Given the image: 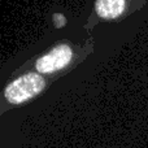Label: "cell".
I'll return each mask as SVG.
<instances>
[{"label":"cell","instance_id":"obj_2","mask_svg":"<svg viewBox=\"0 0 148 148\" xmlns=\"http://www.w3.org/2000/svg\"><path fill=\"white\" fill-rule=\"evenodd\" d=\"M72 60L73 49L68 44H60L36 60L35 69L39 74H52L68 66Z\"/></svg>","mask_w":148,"mask_h":148},{"label":"cell","instance_id":"obj_3","mask_svg":"<svg viewBox=\"0 0 148 148\" xmlns=\"http://www.w3.org/2000/svg\"><path fill=\"white\" fill-rule=\"evenodd\" d=\"M126 8V0H96L95 10L104 20H114L120 17Z\"/></svg>","mask_w":148,"mask_h":148},{"label":"cell","instance_id":"obj_1","mask_svg":"<svg viewBox=\"0 0 148 148\" xmlns=\"http://www.w3.org/2000/svg\"><path fill=\"white\" fill-rule=\"evenodd\" d=\"M46 87V79L39 73H26L8 83L4 97L9 104L17 105L35 97Z\"/></svg>","mask_w":148,"mask_h":148}]
</instances>
